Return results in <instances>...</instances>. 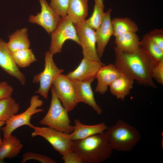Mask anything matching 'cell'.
<instances>
[{
    "label": "cell",
    "instance_id": "6da1fadb",
    "mask_svg": "<svg viewBox=\"0 0 163 163\" xmlns=\"http://www.w3.org/2000/svg\"><path fill=\"white\" fill-rule=\"evenodd\" d=\"M114 65L118 70L138 84L155 88L152 76L154 61L141 47L131 53L122 52L115 47Z\"/></svg>",
    "mask_w": 163,
    "mask_h": 163
},
{
    "label": "cell",
    "instance_id": "7a4b0ae2",
    "mask_svg": "<svg viewBox=\"0 0 163 163\" xmlns=\"http://www.w3.org/2000/svg\"><path fill=\"white\" fill-rule=\"evenodd\" d=\"M72 150L79 156L83 162L101 163L111 156L113 150L104 132L73 141Z\"/></svg>",
    "mask_w": 163,
    "mask_h": 163
},
{
    "label": "cell",
    "instance_id": "3957f363",
    "mask_svg": "<svg viewBox=\"0 0 163 163\" xmlns=\"http://www.w3.org/2000/svg\"><path fill=\"white\" fill-rule=\"evenodd\" d=\"M113 150L129 152L138 143L141 138L139 131L122 120L108 127L104 132Z\"/></svg>",
    "mask_w": 163,
    "mask_h": 163
},
{
    "label": "cell",
    "instance_id": "277c9868",
    "mask_svg": "<svg viewBox=\"0 0 163 163\" xmlns=\"http://www.w3.org/2000/svg\"><path fill=\"white\" fill-rule=\"evenodd\" d=\"M52 94L50 104L45 116L39 121L40 124L57 130L70 134L73 130L68 112L56 95L53 85L50 88Z\"/></svg>",
    "mask_w": 163,
    "mask_h": 163
},
{
    "label": "cell",
    "instance_id": "5b68a950",
    "mask_svg": "<svg viewBox=\"0 0 163 163\" xmlns=\"http://www.w3.org/2000/svg\"><path fill=\"white\" fill-rule=\"evenodd\" d=\"M43 104V101L39 99L37 95L32 96L29 107L24 112L16 114L5 122V126L2 127L3 139L9 137L12 133L18 128L25 125L30 127L33 125L30 123L32 116L38 113L44 111L43 108H40Z\"/></svg>",
    "mask_w": 163,
    "mask_h": 163
},
{
    "label": "cell",
    "instance_id": "8992f818",
    "mask_svg": "<svg viewBox=\"0 0 163 163\" xmlns=\"http://www.w3.org/2000/svg\"><path fill=\"white\" fill-rule=\"evenodd\" d=\"M51 37L49 51L53 55L61 52L67 40H72L80 45L74 24L67 15L61 18L57 28L51 33Z\"/></svg>",
    "mask_w": 163,
    "mask_h": 163
},
{
    "label": "cell",
    "instance_id": "52a82bcc",
    "mask_svg": "<svg viewBox=\"0 0 163 163\" xmlns=\"http://www.w3.org/2000/svg\"><path fill=\"white\" fill-rule=\"evenodd\" d=\"M53 55L49 51L45 55V65L43 71L34 76L33 82L39 83L38 89L35 92L46 99H47L50 89L56 78L63 72L64 70L58 68L55 64Z\"/></svg>",
    "mask_w": 163,
    "mask_h": 163
},
{
    "label": "cell",
    "instance_id": "ba28073f",
    "mask_svg": "<svg viewBox=\"0 0 163 163\" xmlns=\"http://www.w3.org/2000/svg\"><path fill=\"white\" fill-rule=\"evenodd\" d=\"M33 130L32 137L40 136L47 140L53 149L61 155L72 150V141L69 134L48 127H39L33 125L31 127Z\"/></svg>",
    "mask_w": 163,
    "mask_h": 163
},
{
    "label": "cell",
    "instance_id": "9c48e42d",
    "mask_svg": "<svg viewBox=\"0 0 163 163\" xmlns=\"http://www.w3.org/2000/svg\"><path fill=\"white\" fill-rule=\"evenodd\" d=\"M55 93L68 112L73 110L79 103L76 91L71 79L61 74L53 84Z\"/></svg>",
    "mask_w": 163,
    "mask_h": 163
},
{
    "label": "cell",
    "instance_id": "30bf717a",
    "mask_svg": "<svg viewBox=\"0 0 163 163\" xmlns=\"http://www.w3.org/2000/svg\"><path fill=\"white\" fill-rule=\"evenodd\" d=\"M74 24L82 49L84 57L101 61L97 52L94 29L87 24L85 20Z\"/></svg>",
    "mask_w": 163,
    "mask_h": 163
},
{
    "label": "cell",
    "instance_id": "8fae6325",
    "mask_svg": "<svg viewBox=\"0 0 163 163\" xmlns=\"http://www.w3.org/2000/svg\"><path fill=\"white\" fill-rule=\"evenodd\" d=\"M41 7L40 12L36 15H30L29 21L42 27L48 34L57 28L61 18L48 4L46 0H39Z\"/></svg>",
    "mask_w": 163,
    "mask_h": 163
},
{
    "label": "cell",
    "instance_id": "7c38bea8",
    "mask_svg": "<svg viewBox=\"0 0 163 163\" xmlns=\"http://www.w3.org/2000/svg\"><path fill=\"white\" fill-rule=\"evenodd\" d=\"M104 65L101 61L83 57L77 67L66 75L71 80L92 83L96 78L99 70Z\"/></svg>",
    "mask_w": 163,
    "mask_h": 163
},
{
    "label": "cell",
    "instance_id": "4fadbf2b",
    "mask_svg": "<svg viewBox=\"0 0 163 163\" xmlns=\"http://www.w3.org/2000/svg\"><path fill=\"white\" fill-rule=\"evenodd\" d=\"M0 67L8 74L16 78L22 85H25L26 78L25 75L15 63L7 43L1 38Z\"/></svg>",
    "mask_w": 163,
    "mask_h": 163
},
{
    "label": "cell",
    "instance_id": "5bb4252c",
    "mask_svg": "<svg viewBox=\"0 0 163 163\" xmlns=\"http://www.w3.org/2000/svg\"><path fill=\"white\" fill-rule=\"evenodd\" d=\"M111 9L109 8L105 12L102 23L96 30L97 52L100 59L102 57L110 38L113 35V30L111 19Z\"/></svg>",
    "mask_w": 163,
    "mask_h": 163
},
{
    "label": "cell",
    "instance_id": "9a60e30c",
    "mask_svg": "<svg viewBox=\"0 0 163 163\" xmlns=\"http://www.w3.org/2000/svg\"><path fill=\"white\" fill-rule=\"evenodd\" d=\"M121 74L114 64H104L97 73L96 78L97 82L95 91L101 94H104L109 85Z\"/></svg>",
    "mask_w": 163,
    "mask_h": 163
},
{
    "label": "cell",
    "instance_id": "2e32d148",
    "mask_svg": "<svg viewBox=\"0 0 163 163\" xmlns=\"http://www.w3.org/2000/svg\"><path fill=\"white\" fill-rule=\"evenodd\" d=\"M71 80L75 87L79 103L83 102L87 104L98 114H101L102 110L95 100L91 86V82Z\"/></svg>",
    "mask_w": 163,
    "mask_h": 163
},
{
    "label": "cell",
    "instance_id": "e0dca14e",
    "mask_svg": "<svg viewBox=\"0 0 163 163\" xmlns=\"http://www.w3.org/2000/svg\"><path fill=\"white\" fill-rule=\"evenodd\" d=\"M73 131L69 134V137L72 141L84 139L92 136L102 133L108 127L103 122L93 125H87L82 123L76 119L74 120Z\"/></svg>",
    "mask_w": 163,
    "mask_h": 163
},
{
    "label": "cell",
    "instance_id": "ac0fdd59",
    "mask_svg": "<svg viewBox=\"0 0 163 163\" xmlns=\"http://www.w3.org/2000/svg\"><path fill=\"white\" fill-rule=\"evenodd\" d=\"M134 81L122 73L109 85L110 92L118 99L124 101L125 97L130 94Z\"/></svg>",
    "mask_w": 163,
    "mask_h": 163
},
{
    "label": "cell",
    "instance_id": "d6986e66",
    "mask_svg": "<svg viewBox=\"0 0 163 163\" xmlns=\"http://www.w3.org/2000/svg\"><path fill=\"white\" fill-rule=\"evenodd\" d=\"M88 0H70L67 15L73 24L85 20L88 14Z\"/></svg>",
    "mask_w": 163,
    "mask_h": 163
},
{
    "label": "cell",
    "instance_id": "ffe728a7",
    "mask_svg": "<svg viewBox=\"0 0 163 163\" xmlns=\"http://www.w3.org/2000/svg\"><path fill=\"white\" fill-rule=\"evenodd\" d=\"M115 47L125 53H131L140 47V40L136 33L128 32L115 37Z\"/></svg>",
    "mask_w": 163,
    "mask_h": 163
},
{
    "label": "cell",
    "instance_id": "44dd1931",
    "mask_svg": "<svg viewBox=\"0 0 163 163\" xmlns=\"http://www.w3.org/2000/svg\"><path fill=\"white\" fill-rule=\"evenodd\" d=\"M23 145L17 137L12 135L3 139L0 147V159L5 158L12 159L20 153Z\"/></svg>",
    "mask_w": 163,
    "mask_h": 163
},
{
    "label": "cell",
    "instance_id": "7402d4cb",
    "mask_svg": "<svg viewBox=\"0 0 163 163\" xmlns=\"http://www.w3.org/2000/svg\"><path fill=\"white\" fill-rule=\"evenodd\" d=\"M27 32V28L25 27L16 30L9 36V40L7 45L11 52L29 48L30 42Z\"/></svg>",
    "mask_w": 163,
    "mask_h": 163
},
{
    "label": "cell",
    "instance_id": "603a6c76",
    "mask_svg": "<svg viewBox=\"0 0 163 163\" xmlns=\"http://www.w3.org/2000/svg\"><path fill=\"white\" fill-rule=\"evenodd\" d=\"M113 35L115 37L128 32L136 33L139 30L137 25L128 18H114L112 20Z\"/></svg>",
    "mask_w": 163,
    "mask_h": 163
},
{
    "label": "cell",
    "instance_id": "cb8c5ba5",
    "mask_svg": "<svg viewBox=\"0 0 163 163\" xmlns=\"http://www.w3.org/2000/svg\"><path fill=\"white\" fill-rule=\"evenodd\" d=\"M19 109V104L11 96L0 100V121L6 122L17 114Z\"/></svg>",
    "mask_w": 163,
    "mask_h": 163
},
{
    "label": "cell",
    "instance_id": "d4e9b609",
    "mask_svg": "<svg viewBox=\"0 0 163 163\" xmlns=\"http://www.w3.org/2000/svg\"><path fill=\"white\" fill-rule=\"evenodd\" d=\"M14 60L18 67L25 68L37 61L31 49L29 48L11 52Z\"/></svg>",
    "mask_w": 163,
    "mask_h": 163
},
{
    "label": "cell",
    "instance_id": "484cf974",
    "mask_svg": "<svg viewBox=\"0 0 163 163\" xmlns=\"http://www.w3.org/2000/svg\"><path fill=\"white\" fill-rule=\"evenodd\" d=\"M140 46L155 61L163 59V50L149 38L147 34L140 40Z\"/></svg>",
    "mask_w": 163,
    "mask_h": 163
},
{
    "label": "cell",
    "instance_id": "4316f807",
    "mask_svg": "<svg viewBox=\"0 0 163 163\" xmlns=\"http://www.w3.org/2000/svg\"><path fill=\"white\" fill-rule=\"evenodd\" d=\"M94 10L91 16L85 21L87 24L94 29L100 26L104 18V5L103 0H94Z\"/></svg>",
    "mask_w": 163,
    "mask_h": 163
},
{
    "label": "cell",
    "instance_id": "83f0119b",
    "mask_svg": "<svg viewBox=\"0 0 163 163\" xmlns=\"http://www.w3.org/2000/svg\"><path fill=\"white\" fill-rule=\"evenodd\" d=\"M30 160H34L42 163H56L57 162L51 158L43 154L27 152L23 155L21 162L24 163Z\"/></svg>",
    "mask_w": 163,
    "mask_h": 163
},
{
    "label": "cell",
    "instance_id": "f1b7e54d",
    "mask_svg": "<svg viewBox=\"0 0 163 163\" xmlns=\"http://www.w3.org/2000/svg\"><path fill=\"white\" fill-rule=\"evenodd\" d=\"M70 0H51L49 5L60 16L67 15V11Z\"/></svg>",
    "mask_w": 163,
    "mask_h": 163
},
{
    "label": "cell",
    "instance_id": "f546056e",
    "mask_svg": "<svg viewBox=\"0 0 163 163\" xmlns=\"http://www.w3.org/2000/svg\"><path fill=\"white\" fill-rule=\"evenodd\" d=\"M152 76L153 79L158 83L163 84V59L154 62L152 70Z\"/></svg>",
    "mask_w": 163,
    "mask_h": 163
},
{
    "label": "cell",
    "instance_id": "4dcf8cb0",
    "mask_svg": "<svg viewBox=\"0 0 163 163\" xmlns=\"http://www.w3.org/2000/svg\"><path fill=\"white\" fill-rule=\"evenodd\" d=\"M149 38L163 50V30L155 29L147 34Z\"/></svg>",
    "mask_w": 163,
    "mask_h": 163
},
{
    "label": "cell",
    "instance_id": "1f68e13d",
    "mask_svg": "<svg viewBox=\"0 0 163 163\" xmlns=\"http://www.w3.org/2000/svg\"><path fill=\"white\" fill-rule=\"evenodd\" d=\"M62 156V159L65 163H84L79 156L73 150L68 151Z\"/></svg>",
    "mask_w": 163,
    "mask_h": 163
},
{
    "label": "cell",
    "instance_id": "d6a6232c",
    "mask_svg": "<svg viewBox=\"0 0 163 163\" xmlns=\"http://www.w3.org/2000/svg\"><path fill=\"white\" fill-rule=\"evenodd\" d=\"M13 91L12 87L7 82H0V100L11 97Z\"/></svg>",
    "mask_w": 163,
    "mask_h": 163
},
{
    "label": "cell",
    "instance_id": "836d02e7",
    "mask_svg": "<svg viewBox=\"0 0 163 163\" xmlns=\"http://www.w3.org/2000/svg\"><path fill=\"white\" fill-rule=\"evenodd\" d=\"M5 123V121H0V129L2 126L4 125ZM3 140H2L0 137V147H1L2 143Z\"/></svg>",
    "mask_w": 163,
    "mask_h": 163
},
{
    "label": "cell",
    "instance_id": "e575fe53",
    "mask_svg": "<svg viewBox=\"0 0 163 163\" xmlns=\"http://www.w3.org/2000/svg\"><path fill=\"white\" fill-rule=\"evenodd\" d=\"M5 163L4 160H1L0 159V163Z\"/></svg>",
    "mask_w": 163,
    "mask_h": 163
}]
</instances>
